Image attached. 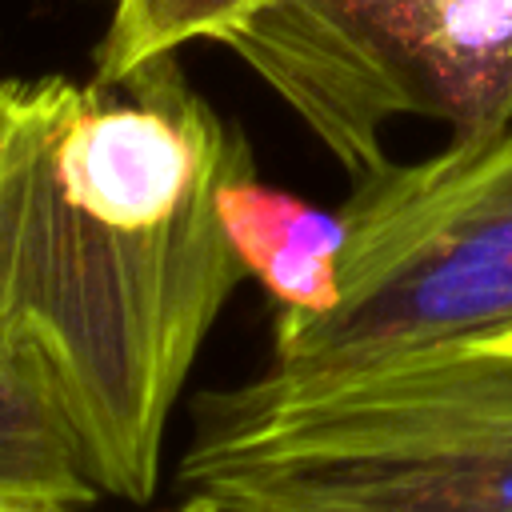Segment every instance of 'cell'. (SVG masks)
I'll list each match as a JSON object with an SVG mask.
<instances>
[{
  "label": "cell",
  "mask_w": 512,
  "mask_h": 512,
  "mask_svg": "<svg viewBox=\"0 0 512 512\" xmlns=\"http://www.w3.org/2000/svg\"><path fill=\"white\" fill-rule=\"evenodd\" d=\"M0 512H72V508H36V504H0ZM172 512H216L208 500L200 496H184V504H176Z\"/></svg>",
  "instance_id": "52a82bcc"
},
{
  "label": "cell",
  "mask_w": 512,
  "mask_h": 512,
  "mask_svg": "<svg viewBox=\"0 0 512 512\" xmlns=\"http://www.w3.org/2000/svg\"><path fill=\"white\" fill-rule=\"evenodd\" d=\"M100 488L56 404L20 372L0 364V504L80 508Z\"/></svg>",
  "instance_id": "5b68a950"
},
{
  "label": "cell",
  "mask_w": 512,
  "mask_h": 512,
  "mask_svg": "<svg viewBox=\"0 0 512 512\" xmlns=\"http://www.w3.org/2000/svg\"><path fill=\"white\" fill-rule=\"evenodd\" d=\"M336 212L340 300L276 312L264 372L316 380L512 328V124L384 164Z\"/></svg>",
  "instance_id": "3957f363"
},
{
  "label": "cell",
  "mask_w": 512,
  "mask_h": 512,
  "mask_svg": "<svg viewBox=\"0 0 512 512\" xmlns=\"http://www.w3.org/2000/svg\"><path fill=\"white\" fill-rule=\"evenodd\" d=\"M252 148L180 72L0 80V364L64 416L100 496L144 504L184 380L240 288L216 196Z\"/></svg>",
  "instance_id": "6da1fadb"
},
{
  "label": "cell",
  "mask_w": 512,
  "mask_h": 512,
  "mask_svg": "<svg viewBox=\"0 0 512 512\" xmlns=\"http://www.w3.org/2000/svg\"><path fill=\"white\" fill-rule=\"evenodd\" d=\"M176 484L216 512H512V328L208 388Z\"/></svg>",
  "instance_id": "7a4b0ae2"
},
{
  "label": "cell",
  "mask_w": 512,
  "mask_h": 512,
  "mask_svg": "<svg viewBox=\"0 0 512 512\" xmlns=\"http://www.w3.org/2000/svg\"><path fill=\"white\" fill-rule=\"evenodd\" d=\"M228 48L356 180L388 164L400 116L452 140L512 124V0H272Z\"/></svg>",
  "instance_id": "277c9868"
},
{
  "label": "cell",
  "mask_w": 512,
  "mask_h": 512,
  "mask_svg": "<svg viewBox=\"0 0 512 512\" xmlns=\"http://www.w3.org/2000/svg\"><path fill=\"white\" fill-rule=\"evenodd\" d=\"M272 0H112L96 48V80L116 84L184 44H228V36Z\"/></svg>",
  "instance_id": "8992f818"
}]
</instances>
